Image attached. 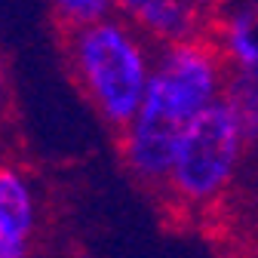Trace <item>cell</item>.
Segmentation results:
<instances>
[{
	"instance_id": "obj_1",
	"label": "cell",
	"mask_w": 258,
	"mask_h": 258,
	"mask_svg": "<svg viewBox=\"0 0 258 258\" xmlns=\"http://www.w3.org/2000/svg\"><path fill=\"white\" fill-rule=\"evenodd\" d=\"M64 52L74 83L92 111L120 133L139 111L154 68V52L139 25L111 13L77 28H64Z\"/></svg>"
},
{
	"instance_id": "obj_2",
	"label": "cell",
	"mask_w": 258,
	"mask_h": 258,
	"mask_svg": "<svg viewBox=\"0 0 258 258\" xmlns=\"http://www.w3.org/2000/svg\"><path fill=\"white\" fill-rule=\"evenodd\" d=\"M246 148L249 136L243 117L228 95H221L184 126L166 190L184 209L218 203L234 184Z\"/></svg>"
},
{
	"instance_id": "obj_3",
	"label": "cell",
	"mask_w": 258,
	"mask_h": 258,
	"mask_svg": "<svg viewBox=\"0 0 258 258\" xmlns=\"http://www.w3.org/2000/svg\"><path fill=\"white\" fill-rule=\"evenodd\" d=\"M37 224V203L28 178L0 166V258H25Z\"/></svg>"
},
{
	"instance_id": "obj_4",
	"label": "cell",
	"mask_w": 258,
	"mask_h": 258,
	"mask_svg": "<svg viewBox=\"0 0 258 258\" xmlns=\"http://www.w3.org/2000/svg\"><path fill=\"white\" fill-rule=\"evenodd\" d=\"M139 25L145 37L157 43H175V40H190L209 34V16L197 10L190 0H145V4L126 16Z\"/></svg>"
},
{
	"instance_id": "obj_5",
	"label": "cell",
	"mask_w": 258,
	"mask_h": 258,
	"mask_svg": "<svg viewBox=\"0 0 258 258\" xmlns=\"http://www.w3.org/2000/svg\"><path fill=\"white\" fill-rule=\"evenodd\" d=\"M215 43L231 71L258 80V19L252 10H234L218 19Z\"/></svg>"
},
{
	"instance_id": "obj_6",
	"label": "cell",
	"mask_w": 258,
	"mask_h": 258,
	"mask_svg": "<svg viewBox=\"0 0 258 258\" xmlns=\"http://www.w3.org/2000/svg\"><path fill=\"white\" fill-rule=\"evenodd\" d=\"M61 28H77L95 19H105L117 10V0H49Z\"/></svg>"
},
{
	"instance_id": "obj_7",
	"label": "cell",
	"mask_w": 258,
	"mask_h": 258,
	"mask_svg": "<svg viewBox=\"0 0 258 258\" xmlns=\"http://www.w3.org/2000/svg\"><path fill=\"white\" fill-rule=\"evenodd\" d=\"M190 4L197 7V10H203V13H206V16L212 19V16L218 13V7H221V0H190Z\"/></svg>"
},
{
	"instance_id": "obj_8",
	"label": "cell",
	"mask_w": 258,
	"mask_h": 258,
	"mask_svg": "<svg viewBox=\"0 0 258 258\" xmlns=\"http://www.w3.org/2000/svg\"><path fill=\"white\" fill-rule=\"evenodd\" d=\"M145 0H117V10H123V16H133Z\"/></svg>"
},
{
	"instance_id": "obj_9",
	"label": "cell",
	"mask_w": 258,
	"mask_h": 258,
	"mask_svg": "<svg viewBox=\"0 0 258 258\" xmlns=\"http://www.w3.org/2000/svg\"><path fill=\"white\" fill-rule=\"evenodd\" d=\"M0 105H4V71H0Z\"/></svg>"
},
{
	"instance_id": "obj_10",
	"label": "cell",
	"mask_w": 258,
	"mask_h": 258,
	"mask_svg": "<svg viewBox=\"0 0 258 258\" xmlns=\"http://www.w3.org/2000/svg\"><path fill=\"white\" fill-rule=\"evenodd\" d=\"M252 13H255V19H258V0H255V7H252Z\"/></svg>"
}]
</instances>
